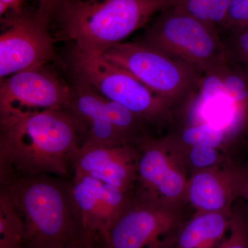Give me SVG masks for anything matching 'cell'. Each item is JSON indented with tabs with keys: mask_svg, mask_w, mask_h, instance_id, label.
<instances>
[{
	"mask_svg": "<svg viewBox=\"0 0 248 248\" xmlns=\"http://www.w3.org/2000/svg\"><path fill=\"white\" fill-rule=\"evenodd\" d=\"M224 32L221 37L228 63L248 76V27Z\"/></svg>",
	"mask_w": 248,
	"mask_h": 248,
	"instance_id": "ffe728a7",
	"label": "cell"
},
{
	"mask_svg": "<svg viewBox=\"0 0 248 248\" xmlns=\"http://www.w3.org/2000/svg\"><path fill=\"white\" fill-rule=\"evenodd\" d=\"M71 183L72 196L85 231L91 237L106 231L102 201V182L90 176L75 174Z\"/></svg>",
	"mask_w": 248,
	"mask_h": 248,
	"instance_id": "9a60e30c",
	"label": "cell"
},
{
	"mask_svg": "<svg viewBox=\"0 0 248 248\" xmlns=\"http://www.w3.org/2000/svg\"><path fill=\"white\" fill-rule=\"evenodd\" d=\"M231 0H177L174 6L221 31Z\"/></svg>",
	"mask_w": 248,
	"mask_h": 248,
	"instance_id": "ac0fdd59",
	"label": "cell"
},
{
	"mask_svg": "<svg viewBox=\"0 0 248 248\" xmlns=\"http://www.w3.org/2000/svg\"><path fill=\"white\" fill-rule=\"evenodd\" d=\"M182 210L139 190L113 225L101 235L103 248H149L182 224Z\"/></svg>",
	"mask_w": 248,
	"mask_h": 248,
	"instance_id": "52a82bcc",
	"label": "cell"
},
{
	"mask_svg": "<svg viewBox=\"0 0 248 248\" xmlns=\"http://www.w3.org/2000/svg\"><path fill=\"white\" fill-rule=\"evenodd\" d=\"M138 42L203 75L228 61L219 32L174 6L160 13Z\"/></svg>",
	"mask_w": 248,
	"mask_h": 248,
	"instance_id": "277c9868",
	"label": "cell"
},
{
	"mask_svg": "<svg viewBox=\"0 0 248 248\" xmlns=\"http://www.w3.org/2000/svg\"><path fill=\"white\" fill-rule=\"evenodd\" d=\"M148 248H178L176 247L172 238V234L165 236L159 240L157 242L155 243Z\"/></svg>",
	"mask_w": 248,
	"mask_h": 248,
	"instance_id": "484cf974",
	"label": "cell"
},
{
	"mask_svg": "<svg viewBox=\"0 0 248 248\" xmlns=\"http://www.w3.org/2000/svg\"><path fill=\"white\" fill-rule=\"evenodd\" d=\"M1 185L23 217L28 248H61L93 241L73 201L71 183L33 175L12 178Z\"/></svg>",
	"mask_w": 248,
	"mask_h": 248,
	"instance_id": "7a4b0ae2",
	"label": "cell"
},
{
	"mask_svg": "<svg viewBox=\"0 0 248 248\" xmlns=\"http://www.w3.org/2000/svg\"><path fill=\"white\" fill-rule=\"evenodd\" d=\"M244 168L226 164L192 173L187 181L186 202L196 212H231L241 198Z\"/></svg>",
	"mask_w": 248,
	"mask_h": 248,
	"instance_id": "7c38bea8",
	"label": "cell"
},
{
	"mask_svg": "<svg viewBox=\"0 0 248 248\" xmlns=\"http://www.w3.org/2000/svg\"><path fill=\"white\" fill-rule=\"evenodd\" d=\"M102 56L130 72L174 110L192 102L203 77L194 67L138 42L117 44Z\"/></svg>",
	"mask_w": 248,
	"mask_h": 248,
	"instance_id": "5b68a950",
	"label": "cell"
},
{
	"mask_svg": "<svg viewBox=\"0 0 248 248\" xmlns=\"http://www.w3.org/2000/svg\"><path fill=\"white\" fill-rule=\"evenodd\" d=\"M61 248H93V241H86V242L79 243V244L69 245Z\"/></svg>",
	"mask_w": 248,
	"mask_h": 248,
	"instance_id": "83f0119b",
	"label": "cell"
},
{
	"mask_svg": "<svg viewBox=\"0 0 248 248\" xmlns=\"http://www.w3.org/2000/svg\"><path fill=\"white\" fill-rule=\"evenodd\" d=\"M27 0H0L1 18L19 16L24 12V6Z\"/></svg>",
	"mask_w": 248,
	"mask_h": 248,
	"instance_id": "cb8c5ba5",
	"label": "cell"
},
{
	"mask_svg": "<svg viewBox=\"0 0 248 248\" xmlns=\"http://www.w3.org/2000/svg\"><path fill=\"white\" fill-rule=\"evenodd\" d=\"M231 212H196L172 233L178 248H217L228 232Z\"/></svg>",
	"mask_w": 248,
	"mask_h": 248,
	"instance_id": "5bb4252c",
	"label": "cell"
},
{
	"mask_svg": "<svg viewBox=\"0 0 248 248\" xmlns=\"http://www.w3.org/2000/svg\"><path fill=\"white\" fill-rule=\"evenodd\" d=\"M169 137L180 149L203 146L223 150L232 142L225 130L208 123L191 124Z\"/></svg>",
	"mask_w": 248,
	"mask_h": 248,
	"instance_id": "2e32d148",
	"label": "cell"
},
{
	"mask_svg": "<svg viewBox=\"0 0 248 248\" xmlns=\"http://www.w3.org/2000/svg\"><path fill=\"white\" fill-rule=\"evenodd\" d=\"M248 27V0H231L221 31H235Z\"/></svg>",
	"mask_w": 248,
	"mask_h": 248,
	"instance_id": "603a6c76",
	"label": "cell"
},
{
	"mask_svg": "<svg viewBox=\"0 0 248 248\" xmlns=\"http://www.w3.org/2000/svg\"><path fill=\"white\" fill-rule=\"evenodd\" d=\"M1 184L22 176H66L82 145L63 108L0 117Z\"/></svg>",
	"mask_w": 248,
	"mask_h": 248,
	"instance_id": "6da1fadb",
	"label": "cell"
},
{
	"mask_svg": "<svg viewBox=\"0 0 248 248\" xmlns=\"http://www.w3.org/2000/svg\"><path fill=\"white\" fill-rule=\"evenodd\" d=\"M51 18L40 12L1 18L0 78L42 68L55 58L53 37L49 32Z\"/></svg>",
	"mask_w": 248,
	"mask_h": 248,
	"instance_id": "ba28073f",
	"label": "cell"
},
{
	"mask_svg": "<svg viewBox=\"0 0 248 248\" xmlns=\"http://www.w3.org/2000/svg\"><path fill=\"white\" fill-rule=\"evenodd\" d=\"M70 60L76 81L126 108L145 123H160L172 116L174 110L166 101L130 72L104 57L86 55L74 48Z\"/></svg>",
	"mask_w": 248,
	"mask_h": 248,
	"instance_id": "8992f818",
	"label": "cell"
},
{
	"mask_svg": "<svg viewBox=\"0 0 248 248\" xmlns=\"http://www.w3.org/2000/svg\"><path fill=\"white\" fill-rule=\"evenodd\" d=\"M71 94V88L45 67L19 72L1 81L0 117L63 108Z\"/></svg>",
	"mask_w": 248,
	"mask_h": 248,
	"instance_id": "30bf717a",
	"label": "cell"
},
{
	"mask_svg": "<svg viewBox=\"0 0 248 248\" xmlns=\"http://www.w3.org/2000/svg\"><path fill=\"white\" fill-rule=\"evenodd\" d=\"M241 198L246 201L248 205V167L244 168V182H243Z\"/></svg>",
	"mask_w": 248,
	"mask_h": 248,
	"instance_id": "4316f807",
	"label": "cell"
},
{
	"mask_svg": "<svg viewBox=\"0 0 248 248\" xmlns=\"http://www.w3.org/2000/svg\"><path fill=\"white\" fill-rule=\"evenodd\" d=\"M131 195V192H124L115 186L102 183L103 213L107 228L104 232L113 225L116 220L120 216L128 205Z\"/></svg>",
	"mask_w": 248,
	"mask_h": 248,
	"instance_id": "7402d4cb",
	"label": "cell"
},
{
	"mask_svg": "<svg viewBox=\"0 0 248 248\" xmlns=\"http://www.w3.org/2000/svg\"><path fill=\"white\" fill-rule=\"evenodd\" d=\"M177 0H62L52 16L62 35L86 55L102 56ZM52 18V17H51Z\"/></svg>",
	"mask_w": 248,
	"mask_h": 248,
	"instance_id": "3957f363",
	"label": "cell"
},
{
	"mask_svg": "<svg viewBox=\"0 0 248 248\" xmlns=\"http://www.w3.org/2000/svg\"><path fill=\"white\" fill-rule=\"evenodd\" d=\"M179 149L182 153L186 169L190 171V174L197 171L218 167L228 161L222 150L213 147L196 146Z\"/></svg>",
	"mask_w": 248,
	"mask_h": 248,
	"instance_id": "d6986e66",
	"label": "cell"
},
{
	"mask_svg": "<svg viewBox=\"0 0 248 248\" xmlns=\"http://www.w3.org/2000/svg\"><path fill=\"white\" fill-rule=\"evenodd\" d=\"M228 236L217 248H248V205L235 202Z\"/></svg>",
	"mask_w": 248,
	"mask_h": 248,
	"instance_id": "44dd1931",
	"label": "cell"
},
{
	"mask_svg": "<svg viewBox=\"0 0 248 248\" xmlns=\"http://www.w3.org/2000/svg\"><path fill=\"white\" fill-rule=\"evenodd\" d=\"M138 146L139 190L169 205L182 208L189 177L177 145L169 136H146Z\"/></svg>",
	"mask_w": 248,
	"mask_h": 248,
	"instance_id": "9c48e42d",
	"label": "cell"
},
{
	"mask_svg": "<svg viewBox=\"0 0 248 248\" xmlns=\"http://www.w3.org/2000/svg\"><path fill=\"white\" fill-rule=\"evenodd\" d=\"M25 223L16 205L3 189L0 192V248H21Z\"/></svg>",
	"mask_w": 248,
	"mask_h": 248,
	"instance_id": "e0dca14e",
	"label": "cell"
},
{
	"mask_svg": "<svg viewBox=\"0 0 248 248\" xmlns=\"http://www.w3.org/2000/svg\"><path fill=\"white\" fill-rule=\"evenodd\" d=\"M71 88L69 101L63 107L76 122L82 145H131L115 128L106 107L105 98L83 83Z\"/></svg>",
	"mask_w": 248,
	"mask_h": 248,
	"instance_id": "4fadbf2b",
	"label": "cell"
},
{
	"mask_svg": "<svg viewBox=\"0 0 248 248\" xmlns=\"http://www.w3.org/2000/svg\"><path fill=\"white\" fill-rule=\"evenodd\" d=\"M139 148L134 145L80 147L73 159L75 174H84L131 192L138 180Z\"/></svg>",
	"mask_w": 248,
	"mask_h": 248,
	"instance_id": "8fae6325",
	"label": "cell"
},
{
	"mask_svg": "<svg viewBox=\"0 0 248 248\" xmlns=\"http://www.w3.org/2000/svg\"><path fill=\"white\" fill-rule=\"evenodd\" d=\"M62 0H39L38 11L50 18Z\"/></svg>",
	"mask_w": 248,
	"mask_h": 248,
	"instance_id": "d4e9b609",
	"label": "cell"
}]
</instances>
